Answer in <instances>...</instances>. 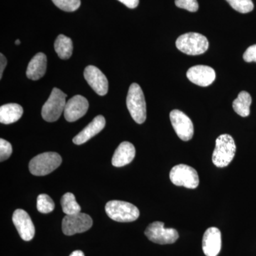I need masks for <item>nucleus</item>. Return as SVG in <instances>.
Wrapping results in <instances>:
<instances>
[{
  "label": "nucleus",
  "instance_id": "f257e3e1",
  "mask_svg": "<svg viewBox=\"0 0 256 256\" xmlns=\"http://www.w3.org/2000/svg\"><path fill=\"white\" fill-rule=\"evenodd\" d=\"M236 151L235 141L232 136L224 134L216 140V146L212 156V162L217 168L228 166L235 156Z\"/></svg>",
  "mask_w": 256,
  "mask_h": 256
},
{
  "label": "nucleus",
  "instance_id": "f03ea898",
  "mask_svg": "<svg viewBox=\"0 0 256 256\" xmlns=\"http://www.w3.org/2000/svg\"><path fill=\"white\" fill-rule=\"evenodd\" d=\"M126 104L132 119L137 124H142L146 118V102L142 88L138 84L130 86Z\"/></svg>",
  "mask_w": 256,
  "mask_h": 256
},
{
  "label": "nucleus",
  "instance_id": "7ed1b4c3",
  "mask_svg": "<svg viewBox=\"0 0 256 256\" xmlns=\"http://www.w3.org/2000/svg\"><path fill=\"white\" fill-rule=\"evenodd\" d=\"M176 46L180 52L186 54L201 55L208 50V41L206 37L201 34L190 32L178 37Z\"/></svg>",
  "mask_w": 256,
  "mask_h": 256
},
{
  "label": "nucleus",
  "instance_id": "20e7f679",
  "mask_svg": "<svg viewBox=\"0 0 256 256\" xmlns=\"http://www.w3.org/2000/svg\"><path fill=\"white\" fill-rule=\"evenodd\" d=\"M106 212L111 220L118 222H132L140 216L138 207L128 202L114 200L106 205Z\"/></svg>",
  "mask_w": 256,
  "mask_h": 256
},
{
  "label": "nucleus",
  "instance_id": "39448f33",
  "mask_svg": "<svg viewBox=\"0 0 256 256\" xmlns=\"http://www.w3.org/2000/svg\"><path fill=\"white\" fill-rule=\"evenodd\" d=\"M62 162V156L56 152L42 153L30 162V171L35 176H45L56 170Z\"/></svg>",
  "mask_w": 256,
  "mask_h": 256
},
{
  "label": "nucleus",
  "instance_id": "423d86ee",
  "mask_svg": "<svg viewBox=\"0 0 256 256\" xmlns=\"http://www.w3.org/2000/svg\"><path fill=\"white\" fill-rule=\"evenodd\" d=\"M66 94L54 88L48 100L42 107V116L44 120L52 122L58 120L65 109Z\"/></svg>",
  "mask_w": 256,
  "mask_h": 256
},
{
  "label": "nucleus",
  "instance_id": "0eeeda50",
  "mask_svg": "<svg viewBox=\"0 0 256 256\" xmlns=\"http://www.w3.org/2000/svg\"><path fill=\"white\" fill-rule=\"evenodd\" d=\"M170 178L172 182L178 186L196 188L200 184V178L196 170L186 164L174 166L170 171Z\"/></svg>",
  "mask_w": 256,
  "mask_h": 256
},
{
  "label": "nucleus",
  "instance_id": "6e6552de",
  "mask_svg": "<svg viewBox=\"0 0 256 256\" xmlns=\"http://www.w3.org/2000/svg\"><path fill=\"white\" fill-rule=\"evenodd\" d=\"M144 234L152 242L161 245L174 244L178 238L176 229L164 228V224L161 222L150 224L146 227Z\"/></svg>",
  "mask_w": 256,
  "mask_h": 256
},
{
  "label": "nucleus",
  "instance_id": "1a4fd4ad",
  "mask_svg": "<svg viewBox=\"0 0 256 256\" xmlns=\"http://www.w3.org/2000/svg\"><path fill=\"white\" fill-rule=\"evenodd\" d=\"M92 217L82 212L75 214L66 215L62 220V230L66 236L84 233L92 228Z\"/></svg>",
  "mask_w": 256,
  "mask_h": 256
},
{
  "label": "nucleus",
  "instance_id": "9d476101",
  "mask_svg": "<svg viewBox=\"0 0 256 256\" xmlns=\"http://www.w3.org/2000/svg\"><path fill=\"white\" fill-rule=\"evenodd\" d=\"M170 120L175 132L183 141H188L193 138L194 126L191 119L180 110H173L170 114Z\"/></svg>",
  "mask_w": 256,
  "mask_h": 256
},
{
  "label": "nucleus",
  "instance_id": "9b49d317",
  "mask_svg": "<svg viewBox=\"0 0 256 256\" xmlns=\"http://www.w3.org/2000/svg\"><path fill=\"white\" fill-rule=\"evenodd\" d=\"M84 78L99 96H105L108 90V82L100 69L94 66H88L84 70Z\"/></svg>",
  "mask_w": 256,
  "mask_h": 256
},
{
  "label": "nucleus",
  "instance_id": "f8f14e48",
  "mask_svg": "<svg viewBox=\"0 0 256 256\" xmlns=\"http://www.w3.org/2000/svg\"><path fill=\"white\" fill-rule=\"evenodd\" d=\"M88 107V101L85 97L80 95L74 96L66 104L64 118L68 122H75L85 116Z\"/></svg>",
  "mask_w": 256,
  "mask_h": 256
},
{
  "label": "nucleus",
  "instance_id": "ddd939ff",
  "mask_svg": "<svg viewBox=\"0 0 256 256\" xmlns=\"http://www.w3.org/2000/svg\"><path fill=\"white\" fill-rule=\"evenodd\" d=\"M12 220L18 234L24 240L30 242L34 238L35 227L28 212L23 210H14Z\"/></svg>",
  "mask_w": 256,
  "mask_h": 256
},
{
  "label": "nucleus",
  "instance_id": "4468645a",
  "mask_svg": "<svg viewBox=\"0 0 256 256\" xmlns=\"http://www.w3.org/2000/svg\"><path fill=\"white\" fill-rule=\"evenodd\" d=\"M186 76L193 84L200 86L206 87L214 82L216 72L208 66H194L188 69Z\"/></svg>",
  "mask_w": 256,
  "mask_h": 256
},
{
  "label": "nucleus",
  "instance_id": "2eb2a0df",
  "mask_svg": "<svg viewBox=\"0 0 256 256\" xmlns=\"http://www.w3.org/2000/svg\"><path fill=\"white\" fill-rule=\"evenodd\" d=\"M202 249L206 256H217L222 249V234L220 229H207L202 239Z\"/></svg>",
  "mask_w": 256,
  "mask_h": 256
},
{
  "label": "nucleus",
  "instance_id": "dca6fc26",
  "mask_svg": "<svg viewBox=\"0 0 256 256\" xmlns=\"http://www.w3.org/2000/svg\"><path fill=\"white\" fill-rule=\"evenodd\" d=\"M106 119L102 116H96L86 127L74 138L73 142L76 144H82L92 139L105 128Z\"/></svg>",
  "mask_w": 256,
  "mask_h": 256
},
{
  "label": "nucleus",
  "instance_id": "f3484780",
  "mask_svg": "<svg viewBox=\"0 0 256 256\" xmlns=\"http://www.w3.org/2000/svg\"><path fill=\"white\" fill-rule=\"evenodd\" d=\"M136 156V148L132 143L122 142L114 151L112 158V164L114 166L121 168L126 166L134 160Z\"/></svg>",
  "mask_w": 256,
  "mask_h": 256
},
{
  "label": "nucleus",
  "instance_id": "a211bd4d",
  "mask_svg": "<svg viewBox=\"0 0 256 256\" xmlns=\"http://www.w3.org/2000/svg\"><path fill=\"white\" fill-rule=\"evenodd\" d=\"M47 58L44 53H38L28 64L26 76L33 80H40L46 72Z\"/></svg>",
  "mask_w": 256,
  "mask_h": 256
},
{
  "label": "nucleus",
  "instance_id": "6ab92c4d",
  "mask_svg": "<svg viewBox=\"0 0 256 256\" xmlns=\"http://www.w3.org/2000/svg\"><path fill=\"white\" fill-rule=\"evenodd\" d=\"M22 114V107L18 104H9L2 106L0 108V122L5 124H14L21 118Z\"/></svg>",
  "mask_w": 256,
  "mask_h": 256
},
{
  "label": "nucleus",
  "instance_id": "aec40b11",
  "mask_svg": "<svg viewBox=\"0 0 256 256\" xmlns=\"http://www.w3.org/2000/svg\"><path fill=\"white\" fill-rule=\"evenodd\" d=\"M56 52L62 60H68L73 53V42L69 37L60 34L54 43Z\"/></svg>",
  "mask_w": 256,
  "mask_h": 256
},
{
  "label": "nucleus",
  "instance_id": "412c9836",
  "mask_svg": "<svg viewBox=\"0 0 256 256\" xmlns=\"http://www.w3.org/2000/svg\"><path fill=\"white\" fill-rule=\"evenodd\" d=\"M252 98L250 94L246 92H242L238 94V98L233 102L234 111L242 117H247L250 114V106L252 105Z\"/></svg>",
  "mask_w": 256,
  "mask_h": 256
},
{
  "label": "nucleus",
  "instance_id": "4be33fe9",
  "mask_svg": "<svg viewBox=\"0 0 256 256\" xmlns=\"http://www.w3.org/2000/svg\"><path fill=\"white\" fill-rule=\"evenodd\" d=\"M60 204H62V210L66 215H72L75 214L80 213L82 208L80 205L77 203L76 200V197L74 194L66 193L62 196L60 200Z\"/></svg>",
  "mask_w": 256,
  "mask_h": 256
},
{
  "label": "nucleus",
  "instance_id": "5701e85b",
  "mask_svg": "<svg viewBox=\"0 0 256 256\" xmlns=\"http://www.w3.org/2000/svg\"><path fill=\"white\" fill-rule=\"evenodd\" d=\"M36 207L40 213L48 214L54 210L55 204L48 195L42 194L37 197Z\"/></svg>",
  "mask_w": 256,
  "mask_h": 256
},
{
  "label": "nucleus",
  "instance_id": "b1692460",
  "mask_svg": "<svg viewBox=\"0 0 256 256\" xmlns=\"http://www.w3.org/2000/svg\"><path fill=\"white\" fill-rule=\"evenodd\" d=\"M234 10L238 12L246 14L250 12L254 8L252 0H226Z\"/></svg>",
  "mask_w": 256,
  "mask_h": 256
},
{
  "label": "nucleus",
  "instance_id": "393cba45",
  "mask_svg": "<svg viewBox=\"0 0 256 256\" xmlns=\"http://www.w3.org/2000/svg\"><path fill=\"white\" fill-rule=\"evenodd\" d=\"M54 4L63 11L74 12L80 6V0H52Z\"/></svg>",
  "mask_w": 256,
  "mask_h": 256
},
{
  "label": "nucleus",
  "instance_id": "a878e982",
  "mask_svg": "<svg viewBox=\"0 0 256 256\" xmlns=\"http://www.w3.org/2000/svg\"><path fill=\"white\" fill-rule=\"evenodd\" d=\"M175 4L178 8L195 12L198 9L197 0H175Z\"/></svg>",
  "mask_w": 256,
  "mask_h": 256
},
{
  "label": "nucleus",
  "instance_id": "bb28decb",
  "mask_svg": "<svg viewBox=\"0 0 256 256\" xmlns=\"http://www.w3.org/2000/svg\"><path fill=\"white\" fill-rule=\"evenodd\" d=\"M12 153V146L8 141L0 139V161L8 160Z\"/></svg>",
  "mask_w": 256,
  "mask_h": 256
},
{
  "label": "nucleus",
  "instance_id": "cd10ccee",
  "mask_svg": "<svg viewBox=\"0 0 256 256\" xmlns=\"http://www.w3.org/2000/svg\"><path fill=\"white\" fill-rule=\"evenodd\" d=\"M244 60L246 62H256V44L247 48L244 54Z\"/></svg>",
  "mask_w": 256,
  "mask_h": 256
},
{
  "label": "nucleus",
  "instance_id": "c85d7f7f",
  "mask_svg": "<svg viewBox=\"0 0 256 256\" xmlns=\"http://www.w3.org/2000/svg\"><path fill=\"white\" fill-rule=\"evenodd\" d=\"M130 9H134L139 4L140 0H118Z\"/></svg>",
  "mask_w": 256,
  "mask_h": 256
},
{
  "label": "nucleus",
  "instance_id": "c756f323",
  "mask_svg": "<svg viewBox=\"0 0 256 256\" xmlns=\"http://www.w3.org/2000/svg\"><path fill=\"white\" fill-rule=\"evenodd\" d=\"M8 64V60L2 54H0V78H2L3 72Z\"/></svg>",
  "mask_w": 256,
  "mask_h": 256
},
{
  "label": "nucleus",
  "instance_id": "7c9ffc66",
  "mask_svg": "<svg viewBox=\"0 0 256 256\" xmlns=\"http://www.w3.org/2000/svg\"><path fill=\"white\" fill-rule=\"evenodd\" d=\"M70 256H85L82 250H75L70 254Z\"/></svg>",
  "mask_w": 256,
  "mask_h": 256
},
{
  "label": "nucleus",
  "instance_id": "2f4dec72",
  "mask_svg": "<svg viewBox=\"0 0 256 256\" xmlns=\"http://www.w3.org/2000/svg\"><path fill=\"white\" fill-rule=\"evenodd\" d=\"M20 43H21V42H20V40H16V42H15V44H16V45L20 44Z\"/></svg>",
  "mask_w": 256,
  "mask_h": 256
}]
</instances>
